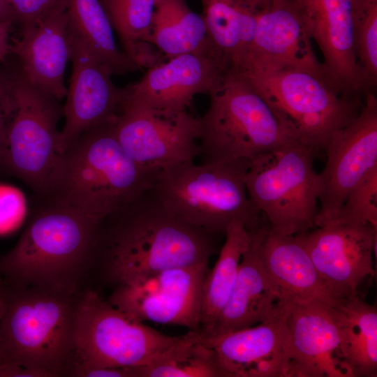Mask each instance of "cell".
Returning a JSON list of instances; mask_svg holds the SVG:
<instances>
[{
  "instance_id": "6da1fadb",
  "label": "cell",
  "mask_w": 377,
  "mask_h": 377,
  "mask_svg": "<svg viewBox=\"0 0 377 377\" xmlns=\"http://www.w3.org/2000/svg\"><path fill=\"white\" fill-rule=\"evenodd\" d=\"M214 237L168 213L151 187L100 219L94 267L116 287L162 270L208 264Z\"/></svg>"
},
{
  "instance_id": "7a4b0ae2",
  "label": "cell",
  "mask_w": 377,
  "mask_h": 377,
  "mask_svg": "<svg viewBox=\"0 0 377 377\" xmlns=\"http://www.w3.org/2000/svg\"><path fill=\"white\" fill-rule=\"evenodd\" d=\"M42 200L17 242L0 258V279L8 287L77 294L94 267L100 219Z\"/></svg>"
},
{
  "instance_id": "3957f363",
  "label": "cell",
  "mask_w": 377,
  "mask_h": 377,
  "mask_svg": "<svg viewBox=\"0 0 377 377\" xmlns=\"http://www.w3.org/2000/svg\"><path fill=\"white\" fill-rule=\"evenodd\" d=\"M114 120L86 131L64 150L43 198L101 219L151 187L156 175L124 151L115 135Z\"/></svg>"
},
{
  "instance_id": "277c9868",
  "label": "cell",
  "mask_w": 377,
  "mask_h": 377,
  "mask_svg": "<svg viewBox=\"0 0 377 377\" xmlns=\"http://www.w3.org/2000/svg\"><path fill=\"white\" fill-rule=\"evenodd\" d=\"M3 286L0 367H20L41 377L71 376L75 363L76 314L81 292Z\"/></svg>"
},
{
  "instance_id": "5b68a950",
  "label": "cell",
  "mask_w": 377,
  "mask_h": 377,
  "mask_svg": "<svg viewBox=\"0 0 377 377\" xmlns=\"http://www.w3.org/2000/svg\"><path fill=\"white\" fill-rule=\"evenodd\" d=\"M249 163L244 159L179 163L159 171L151 190L171 215L214 236L224 235L237 220L250 230L265 223L247 194Z\"/></svg>"
},
{
  "instance_id": "8992f818",
  "label": "cell",
  "mask_w": 377,
  "mask_h": 377,
  "mask_svg": "<svg viewBox=\"0 0 377 377\" xmlns=\"http://www.w3.org/2000/svg\"><path fill=\"white\" fill-rule=\"evenodd\" d=\"M237 73L267 102L290 135L315 154L325 153L332 135L357 116L365 98L342 89L323 72L249 69Z\"/></svg>"
},
{
  "instance_id": "52a82bcc",
  "label": "cell",
  "mask_w": 377,
  "mask_h": 377,
  "mask_svg": "<svg viewBox=\"0 0 377 377\" xmlns=\"http://www.w3.org/2000/svg\"><path fill=\"white\" fill-rule=\"evenodd\" d=\"M209 96L200 117L202 163L251 161L298 142L240 75L230 73Z\"/></svg>"
},
{
  "instance_id": "ba28073f",
  "label": "cell",
  "mask_w": 377,
  "mask_h": 377,
  "mask_svg": "<svg viewBox=\"0 0 377 377\" xmlns=\"http://www.w3.org/2000/svg\"><path fill=\"white\" fill-rule=\"evenodd\" d=\"M315 155L295 142L250 161L247 194L273 232L296 235L316 228L320 183Z\"/></svg>"
},
{
  "instance_id": "9c48e42d",
  "label": "cell",
  "mask_w": 377,
  "mask_h": 377,
  "mask_svg": "<svg viewBox=\"0 0 377 377\" xmlns=\"http://www.w3.org/2000/svg\"><path fill=\"white\" fill-rule=\"evenodd\" d=\"M8 82L12 107L3 170L43 198L62 153L57 124L63 108L59 101L29 83L20 73Z\"/></svg>"
},
{
  "instance_id": "30bf717a",
  "label": "cell",
  "mask_w": 377,
  "mask_h": 377,
  "mask_svg": "<svg viewBox=\"0 0 377 377\" xmlns=\"http://www.w3.org/2000/svg\"><path fill=\"white\" fill-rule=\"evenodd\" d=\"M179 337L131 318L87 289L80 293L77 302L76 357L71 375L79 369L143 365Z\"/></svg>"
},
{
  "instance_id": "8fae6325",
  "label": "cell",
  "mask_w": 377,
  "mask_h": 377,
  "mask_svg": "<svg viewBox=\"0 0 377 377\" xmlns=\"http://www.w3.org/2000/svg\"><path fill=\"white\" fill-rule=\"evenodd\" d=\"M114 128L127 155L155 175L200 155V117L187 110L163 111L126 98Z\"/></svg>"
},
{
  "instance_id": "7c38bea8",
  "label": "cell",
  "mask_w": 377,
  "mask_h": 377,
  "mask_svg": "<svg viewBox=\"0 0 377 377\" xmlns=\"http://www.w3.org/2000/svg\"><path fill=\"white\" fill-rule=\"evenodd\" d=\"M208 264L171 268L114 287L108 301L131 318L199 332Z\"/></svg>"
},
{
  "instance_id": "4fadbf2b",
  "label": "cell",
  "mask_w": 377,
  "mask_h": 377,
  "mask_svg": "<svg viewBox=\"0 0 377 377\" xmlns=\"http://www.w3.org/2000/svg\"><path fill=\"white\" fill-rule=\"evenodd\" d=\"M325 153V166L318 172L316 227L332 221L349 192L377 166V98L374 93L365 96L357 116L332 135Z\"/></svg>"
},
{
  "instance_id": "5bb4252c",
  "label": "cell",
  "mask_w": 377,
  "mask_h": 377,
  "mask_svg": "<svg viewBox=\"0 0 377 377\" xmlns=\"http://www.w3.org/2000/svg\"><path fill=\"white\" fill-rule=\"evenodd\" d=\"M297 235L340 300L360 297V286L375 274L376 228L369 223H327Z\"/></svg>"
},
{
  "instance_id": "9a60e30c",
  "label": "cell",
  "mask_w": 377,
  "mask_h": 377,
  "mask_svg": "<svg viewBox=\"0 0 377 377\" xmlns=\"http://www.w3.org/2000/svg\"><path fill=\"white\" fill-rule=\"evenodd\" d=\"M195 334L215 352L226 377H290V350L283 304L254 326L215 336Z\"/></svg>"
},
{
  "instance_id": "2e32d148",
  "label": "cell",
  "mask_w": 377,
  "mask_h": 377,
  "mask_svg": "<svg viewBox=\"0 0 377 377\" xmlns=\"http://www.w3.org/2000/svg\"><path fill=\"white\" fill-rule=\"evenodd\" d=\"M70 35L73 68L63 108L62 152L86 131L114 119L128 90L117 87L110 70L80 39L71 31Z\"/></svg>"
},
{
  "instance_id": "e0dca14e",
  "label": "cell",
  "mask_w": 377,
  "mask_h": 377,
  "mask_svg": "<svg viewBox=\"0 0 377 377\" xmlns=\"http://www.w3.org/2000/svg\"><path fill=\"white\" fill-rule=\"evenodd\" d=\"M290 377H350L344 363L334 305L319 300L283 304Z\"/></svg>"
},
{
  "instance_id": "ac0fdd59",
  "label": "cell",
  "mask_w": 377,
  "mask_h": 377,
  "mask_svg": "<svg viewBox=\"0 0 377 377\" xmlns=\"http://www.w3.org/2000/svg\"><path fill=\"white\" fill-rule=\"evenodd\" d=\"M229 73L214 54H181L149 67L138 82L128 86L126 98L163 111H184L196 95L218 89Z\"/></svg>"
},
{
  "instance_id": "d6986e66",
  "label": "cell",
  "mask_w": 377,
  "mask_h": 377,
  "mask_svg": "<svg viewBox=\"0 0 377 377\" xmlns=\"http://www.w3.org/2000/svg\"><path fill=\"white\" fill-rule=\"evenodd\" d=\"M290 1L321 52L325 75L350 93L371 92L354 50L351 0Z\"/></svg>"
},
{
  "instance_id": "ffe728a7",
  "label": "cell",
  "mask_w": 377,
  "mask_h": 377,
  "mask_svg": "<svg viewBox=\"0 0 377 377\" xmlns=\"http://www.w3.org/2000/svg\"><path fill=\"white\" fill-rule=\"evenodd\" d=\"M249 69L323 73L311 40L290 0H269L260 8L248 57L237 73Z\"/></svg>"
},
{
  "instance_id": "44dd1931",
  "label": "cell",
  "mask_w": 377,
  "mask_h": 377,
  "mask_svg": "<svg viewBox=\"0 0 377 377\" xmlns=\"http://www.w3.org/2000/svg\"><path fill=\"white\" fill-rule=\"evenodd\" d=\"M10 53L20 62V73L34 87L62 100L66 94L64 77L71 56L67 10L55 13L12 40Z\"/></svg>"
},
{
  "instance_id": "7402d4cb",
  "label": "cell",
  "mask_w": 377,
  "mask_h": 377,
  "mask_svg": "<svg viewBox=\"0 0 377 377\" xmlns=\"http://www.w3.org/2000/svg\"><path fill=\"white\" fill-rule=\"evenodd\" d=\"M267 228V223H264L249 230V246L242 256L229 298L209 333L205 336L254 326L267 320L283 304L260 257V243Z\"/></svg>"
},
{
  "instance_id": "603a6c76",
  "label": "cell",
  "mask_w": 377,
  "mask_h": 377,
  "mask_svg": "<svg viewBox=\"0 0 377 377\" xmlns=\"http://www.w3.org/2000/svg\"><path fill=\"white\" fill-rule=\"evenodd\" d=\"M260 257L282 304L319 300L337 305L341 302L319 274L297 235L279 234L268 226Z\"/></svg>"
},
{
  "instance_id": "cb8c5ba5",
  "label": "cell",
  "mask_w": 377,
  "mask_h": 377,
  "mask_svg": "<svg viewBox=\"0 0 377 377\" xmlns=\"http://www.w3.org/2000/svg\"><path fill=\"white\" fill-rule=\"evenodd\" d=\"M209 38L230 73L244 66L260 12L253 0H201Z\"/></svg>"
},
{
  "instance_id": "d4e9b609",
  "label": "cell",
  "mask_w": 377,
  "mask_h": 377,
  "mask_svg": "<svg viewBox=\"0 0 377 377\" xmlns=\"http://www.w3.org/2000/svg\"><path fill=\"white\" fill-rule=\"evenodd\" d=\"M342 357L350 377L377 376V310L361 297L334 305Z\"/></svg>"
},
{
  "instance_id": "484cf974",
  "label": "cell",
  "mask_w": 377,
  "mask_h": 377,
  "mask_svg": "<svg viewBox=\"0 0 377 377\" xmlns=\"http://www.w3.org/2000/svg\"><path fill=\"white\" fill-rule=\"evenodd\" d=\"M149 41L168 58L185 53L219 57L202 16L193 12L184 0H155Z\"/></svg>"
},
{
  "instance_id": "4316f807",
  "label": "cell",
  "mask_w": 377,
  "mask_h": 377,
  "mask_svg": "<svg viewBox=\"0 0 377 377\" xmlns=\"http://www.w3.org/2000/svg\"><path fill=\"white\" fill-rule=\"evenodd\" d=\"M67 14L70 31L112 74L123 75L140 69L118 48L109 16L98 0H68Z\"/></svg>"
},
{
  "instance_id": "83f0119b",
  "label": "cell",
  "mask_w": 377,
  "mask_h": 377,
  "mask_svg": "<svg viewBox=\"0 0 377 377\" xmlns=\"http://www.w3.org/2000/svg\"><path fill=\"white\" fill-rule=\"evenodd\" d=\"M219 258L205 278L202 290L201 334L209 333L235 284L240 260L249 244V230L239 220L230 223Z\"/></svg>"
},
{
  "instance_id": "f1b7e54d",
  "label": "cell",
  "mask_w": 377,
  "mask_h": 377,
  "mask_svg": "<svg viewBox=\"0 0 377 377\" xmlns=\"http://www.w3.org/2000/svg\"><path fill=\"white\" fill-rule=\"evenodd\" d=\"M138 377H226L215 352L199 341L193 331L136 366Z\"/></svg>"
},
{
  "instance_id": "f546056e",
  "label": "cell",
  "mask_w": 377,
  "mask_h": 377,
  "mask_svg": "<svg viewBox=\"0 0 377 377\" xmlns=\"http://www.w3.org/2000/svg\"><path fill=\"white\" fill-rule=\"evenodd\" d=\"M106 11L124 52L140 67L159 62L151 47L150 36L155 0H107Z\"/></svg>"
},
{
  "instance_id": "4dcf8cb0",
  "label": "cell",
  "mask_w": 377,
  "mask_h": 377,
  "mask_svg": "<svg viewBox=\"0 0 377 377\" xmlns=\"http://www.w3.org/2000/svg\"><path fill=\"white\" fill-rule=\"evenodd\" d=\"M353 47L369 89L377 83V0H351Z\"/></svg>"
},
{
  "instance_id": "1f68e13d",
  "label": "cell",
  "mask_w": 377,
  "mask_h": 377,
  "mask_svg": "<svg viewBox=\"0 0 377 377\" xmlns=\"http://www.w3.org/2000/svg\"><path fill=\"white\" fill-rule=\"evenodd\" d=\"M327 223H369L377 228V166L353 187L336 217Z\"/></svg>"
},
{
  "instance_id": "d6a6232c",
  "label": "cell",
  "mask_w": 377,
  "mask_h": 377,
  "mask_svg": "<svg viewBox=\"0 0 377 377\" xmlns=\"http://www.w3.org/2000/svg\"><path fill=\"white\" fill-rule=\"evenodd\" d=\"M20 33L48 16L67 10L68 0H6Z\"/></svg>"
},
{
  "instance_id": "836d02e7",
  "label": "cell",
  "mask_w": 377,
  "mask_h": 377,
  "mask_svg": "<svg viewBox=\"0 0 377 377\" xmlns=\"http://www.w3.org/2000/svg\"><path fill=\"white\" fill-rule=\"evenodd\" d=\"M18 198L17 193L12 188L0 186V231L17 220L20 213Z\"/></svg>"
},
{
  "instance_id": "e575fe53",
  "label": "cell",
  "mask_w": 377,
  "mask_h": 377,
  "mask_svg": "<svg viewBox=\"0 0 377 377\" xmlns=\"http://www.w3.org/2000/svg\"><path fill=\"white\" fill-rule=\"evenodd\" d=\"M2 82H0V169H3L7 151V119L6 110V95L1 92Z\"/></svg>"
},
{
  "instance_id": "d590c367",
  "label": "cell",
  "mask_w": 377,
  "mask_h": 377,
  "mask_svg": "<svg viewBox=\"0 0 377 377\" xmlns=\"http://www.w3.org/2000/svg\"><path fill=\"white\" fill-rule=\"evenodd\" d=\"M11 23L0 22V62L10 53L9 32Z\"/></svg>"
},
{
  "instance_id": "8d00e7d4",
  "label": "cell",
  "mask_w": 377,
  "mask_h": 377,
  "mask_svg": "<svg viewBox=\"0 0 377 377\" xmlns=\"http://www.w3.org/2000/svg\"><path fill=\"white\" fill-rule=\"evenodd\" d=\"M0 22H14L12 10L6 0H0Z\"/></svg>"
},
{
  "instance_id": "74e56055",
  "label": "cell",
  "mask_w": 377,
  "mask_h": 377,
  "mask_svg": "<svg viewBox=\"0 0 377 377\" xmlns=\"http://www.w3.org/2000/svg\"><path fill=\"white\" fill-rule=\"evenodd\" d=\"M5 306V297H4V289L3 283L0 279V323L1 319L3 313Z\"/></svg>"
},
{
  "instance_id": "f35d334b",
  "label": "cell",
  "mask_w": 377,
  "mask_h": 377,
  "mask_svg": "<svg viewBox=\"0 0 377 377\" xmlns=\"http://www.w3.org/2000/svg\"><path fill=\"white\" fill-rule=\"evenodd\" d=\"M269 0H253L255 4L258 8L264 7Z\"/></svg>"
},
{
  "instance_id": "ab89813d",
  "label": "cell",
  "mask_w": 377,
  "mask_h": 377,
  "mask_svg": "<svg viewBox=\"0 0 377 377\" xmlns=\"http://www.w3.org/2000/svg\"><path fill=\"white\" fill-rule=\"evenodd\" d=\"M107 0H104V2L106 1Z\"/></svg>"
}]
</instances>
